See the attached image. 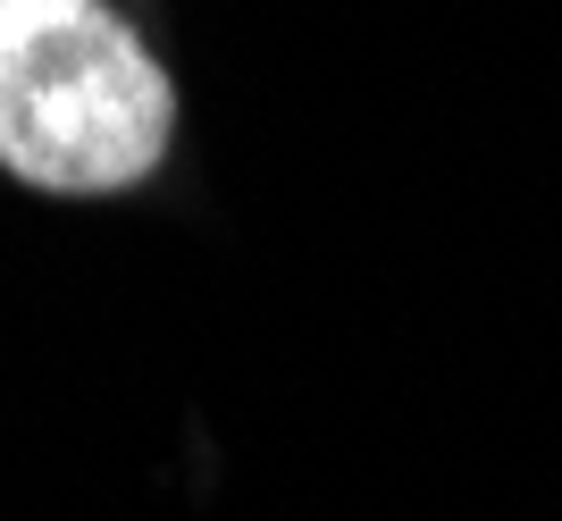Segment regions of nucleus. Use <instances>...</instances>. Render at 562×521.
I'll use <instances>...</instances> for the list:
<instances>
[{
  "mask_svg": "<svg viewBox=\"0 0 562 521\" xmlns=\"http://www.w3.org/2000/svg\"><path fill=\"white\" fill-rule=\"evenodd\" d=\"M177 143V85L101 0L0 18V168L34 193H126Z\"/></svg>",
  "mask_w": 562,
  "mask_h": 521,
  "instance_id": "1",
  "label": "nucleus"
},
{
  "mask_svg": "<svg viewBox=\"0 0 562 521\" xmlns=\"http://www.w3.org/2000/svg\"><path fill=\"white\" fill-rule=\"evenodd\" d=\"M9 9H25V0H0V18H9Z\"/></svg>",
  "mask_w": 562,
  "mask_h": 521,
  "instance_id": "2",
  "label": "nucleus"
}]
</instances>
